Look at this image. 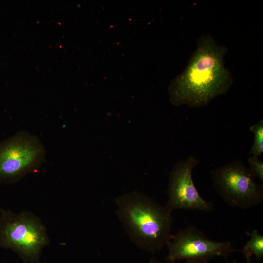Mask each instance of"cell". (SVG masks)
I'll return each mask as SVG.
<instances>
[{"label": "cell", "instance_id": "6da1fadb", "mask_svg": "<svg viewBox=\"0 0 263 263\" xmlns=\"http://www.w3.org/2000/svg\"><path fill=\"white\" fill-rule=\"evenodd\" d=\"M227 52V48L219 45L211 35L200 37L186 67L169 84L172 104L201 107L225 94L233 83L231 72L224 66Z\"/></svg>", "mask_w": 263, "mask_h": 263}, {"label": "cell", "instance_id": "7a4b0ae2", "mask_svg": "<svg viewBox=\"0 0 263 263\" xmlns=\"http://www.w3.org/2000/svg\"><path fill=\"white\" fill-rule=\"evenodd\" d=\"M114 201L117 218L138 248L154 253L166 246L172 236V211L136 190L121 195Z\"/></svg>", "mask_w": 263, "mask_h": 263}, {"label": "cell", "instance_id": "3957f363", "mask_svg": "<svg viewBox=\"0 0 263 263\" xmlns=\"http://www.w3.org/2000/svg\"><path fill=\"white\" fill-rule=\"evenodd\" d=\"M49 243L45 225L34 213L1 209L0 248L12 250L25 263H39L42 250Z\"/></svg>", "mask_w": 263, "mask_h": 263}, {"label": "cell", "instance_id": "277c9868", "mask_svg": "<svg viewBox=\"0 0 263 263\" xmlns=\"http://www.w3.org/2000/svg\"><path fill=\"white\" fill-rule=\"evenodd\" d=\"M214 188L229 207L250 209L262 203L263 186L255 180L249 167L240 160L210 171Z\"/></svg>", "mask_w": 263, "mask_h": 263}, {"label": "cell", "instance_id": "5b68a950", "mask_svg": "<svg viewBox=\"0 0 263 263\" xmlns=\"http://www.w3.org/2000/svg\"><path fill=\"white\" fill-rule=\"evenodd\" d=\"M45 156L40 141L25 132L0 143V182H15L36 171Z\"/></svg>", "mask_w": 263, "mask_h": 263}, {"label": "cell", "instance_id": "8992f818", "mask_svg": "<svg viewBox=\"0 0 263 263\" xmlns=\"http://www.w3.org/2000/svg\"><path fill=\"white\" fill-rule=\"evenodd\" d=\"M166 247L167 260L172 263L181 260L207 263L215 257H226L234 251L230 241L213 240L193 225L180 229L176 234L172 235Z\"/></svg>", "mask_w": 263, "mask_h": 263}, {"label": "cell", "instance_id": "52a82bcc", "mask_svg": "<svg viewBox=\"0 0 263 263\" xmlns=\"http://www.w3.org/2000/svg\"><path fill=\"white\" fill-rule=\"evenodd\" d=\"M199 160L193 155L177 162L169 178L166 207L171 211L177 209L211 211V201L203 198L194 184L192 171Z\"/></svg>", "mask_w": 263, "mask_h": 263}, {"label": "cell", "instance_id": "ba28073f", "mask_svg": "<svg viewBox=\"0 0 263 263\" xmlns=\"http://www.w3.org/2000/svg\"><path fill=\"white\" fill-rule=\"evenodd\" d=\"M250 239L241 249L242 253L245 257L246 262H251L252 255L259 261L263 257V236L257 229L252 232H247Z\"/></svg>", "mask_w": 263, "mask_h": 263}, {"label": "cell", "instance_id": "9c48e42d", "mask_svg": "<svg viewBox=\"0 0 263 263\" xmlns=\"http://www.w3.org/2000/svg\"><path fill=\"white\" fill-rule=\"evenodd\" d=\"M249 129L254 134V142L249 154L260 156L263 153V120H260L258 123L251 126Z\"/></svg>", "mask_w": 263, "mask_h": 263}, {"label": "cell", "instance_id": "30bf717a", "mask_svg": "<svg viewBox=\"0 0 263 263\" xmlns=\"http://www.w3.org/2000/svg\"><path fill=\"white\" fill-rule=\"evenodd\" d=\"M249 169L254 175L259 180L263 182V163L259 160L258 157L251 155L248 158Z\"/></svg>", "mask_w": 263, "mask_h": 263}, {"label": "cell", "instance_id": "8fae6325", "mask_svg": "<svg viewBox=\"0 0 263 263\" xmlns=\"http://www.w3.org/2000/svg\"><path fill=\"white\" fill-rule=\"evenodd\" d=\"M148 263H166L162 262L158 260V259H157L155 257H152V258H150V259ZM168 263H172L168 262ZM185 263H200L185 262Z\"/></svg>", "mask_w": 263, "mask_h": 263}, {"label": "cell", "instance_id": "7c38bea8", "mask_svg": "<svg viewBox=\"0 0 263 263\" xmlns=\"http://www.w3.org/2000/svg\"><path fill=\"white\" fill-rule=\"evenodd\" d=\"M231 263H238V262L235 260H233Z\"/></svg>", "mask_w": 263, "mask_h": 263}, {"label": "cell", "instance_id": "4fadbf2b", "mask_svg": "<svg viewBox=\"0 0 263 263\" xmlns=\"http://www.w3.org/2000/svg\"><path fill=\"white\" fill-rule=\"evenodd\" d=\"M246 263H250V262H246Z\"/></svg>", "mask_w": 263, "mask_h": 263}, {"label": "cell", "instance_id": "5bb4252c", "mask_svg": "<svg viewBox=\"0 0 263 263\" xmlns=\"http://www.w3.org/2000/svg\"></svg>", "mask_w": 263, "mask_h": 263}]
</instances>
